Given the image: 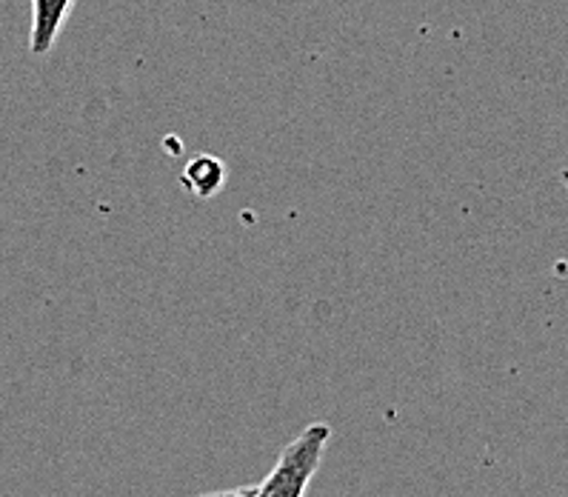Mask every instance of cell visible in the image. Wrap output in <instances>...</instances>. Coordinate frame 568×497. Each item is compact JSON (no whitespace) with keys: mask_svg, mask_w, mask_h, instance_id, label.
Returning a JSON list of instances; mask_svg holds the SVG:
<instances>
[{"mask_svg":"<svg viewBox=\"0 0 568 497\" xmlns=\"http://www.w3.org/2000/svg\"><path fill=\"white\" fill-rule=\"evenodd\" d=\"M332 440V426L312 424L286 444L277 464L272 466L261 486H254V497H306L312 477L321 469L326 446Z\"/></svg>","mask_w":568,"mask_h":497,"instance_id":"obj_1","label":"cell"},{"mask_svg":"<svg viewBox=\"0 0 568 497\" xmlns=\"http://www.w3.org/2000/svg\"><path fill=\"white\" fill-rule=\"evenodd\" d=\"M72 7L74 0H32V32H29L32 54H47L54 47L72 14Z\"/></svg>","mask_w":568,"mask_h":497,"instance_id":"obj_2","label":"cell"},{"mask_svg":"<svg viewBox=\"0 0 568 497\" xmlns=\"http://www.w3.org/2000/svg\"><path fill=\"white\" fill-rule=\"evenodd\" d=\"M223 181H226V166H223L217 158H209V155L194 158V161L186 166V172H183V183L192 189L194 195H201V197L214 195V192L221 189Z\"/></svg>","mask_w":568,"mask_h":497,"instance_id":"obj_3","label":"cell"},{"mask_svg":"<svg viewBox=\"0 0 568 497\" xmlns=\"http://www.w3.org/2000/svg\"><path fill=\"white\" fill-rule=\"evenodd\" d=\"M197 497H254V486H237V489H221V491H206Z\"/></svg>","mask_w":568,"mask_h":497,"instance_id":"obj_4","label":"cell"},{"mask_svg":"<svg viewBox=\"0 0 568 497\" xmlns=\"http://www.w3.org/2000/svg\"><path fill=\"white\" fill-rule=\"evenodd\" d=\"M562 181H566V186H568V169H562Z\"/></svg>","mask_w":568,"mask_h":497,"instance_id":"obj_5","label":"cell"}]
</instances>
